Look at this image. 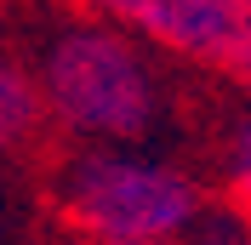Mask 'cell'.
I'll return each mask as SVG.
<instances>
[{
  "label": "cell",
  "mask_w": 251,
  "mask_h": 245,
  "mask_svg": "<svg viewBox=\"0 0 251 245\" xmlns=\"http://www.w3.org/2000/svg\"><path fill=\"white\" fill-rule=\"evenodd\" d=\"M46 199L75 245H177L205 211L211 183L166 143L57 148Z\"/></svg>",
  "instance_id": "obj_2"
},
{
  "label": "cell",
  "mask_w": 251,
  "mask_h": 245,
  "mask_svg": "<svg viewBox=\"0 0 251 245\" xmlns=\"http://www.w3.org/2000/svg\"><path fill=\"white\" fill-rule=\"evenodd\" d=\"M80 12L137 34L154 57L251 97V0H80Z\"/></svg>",
  "instance_id": "obj_3"
},
{
  "label": "cell",
  "mask_w": 251,
  "mask_h": 245,
  "mask_svg": "<svg viewBox=\"0 0 251 245\" xmlns=\"http://www.w3.org/2000/svg\"><path fill=\"white\" fill-rule=\"evenodd\" d=\"M211 194L251 211V97H234L211 125V171H205Z\"/></svg>",
  "instance_id": "obj_5"
},
{
  "label": "cell",
  "mask_w": 251,
  "mask_h": 245,
  "mask_svg": "<svg viewBox=\"0 0 251 245\" xmlns=\"http://www.w3.org/2000/svg\"><path fill=\"white\" fill-rule=\"evenodd\" d=\"M46 108H40V86H34L29 51H17L0 40V166L29 160L46 148Z\"/></svg>",
  "instance_id": "obj_4"
},
{
  "label": "cell",
  "mask_w": 251,
  "mask_h": 245,
  "mask_svg": "<svg viewBox=\"0 0 251 245\" xmlns=\"http://www.w3.org/2000/svg\"><path fill=\"white\" fill-rule=\"evenodd\" d=\"M177 245H251V211L228 205V199H205V211L188 222V234Z\"/></svg>",
  "instance_id": "obj_6"
},
{
  "label": "cell",
  "mask_w": 251,
  "mask_h": 245,
  "mask_svg": "<svg viewBox=\"0 0 251 245\" xmlns=\"http://www.w3.org/2000/svg\"><path fill=\"white\" fill-rule=\"evenodd\" d=\"M29 69L40 86L46 131L63 148L166 143L177 120L172 63L92 12H69L46 23L29 51Z\"/></svg>",
  "instance_id": "obj_1"
},
{
  "label": "cell",
  "mask_w": 251,
  "mask_h": 245,
  "mask_svg": "<svg viewBox=\"0 0 251 245\" xmlns=\"http://www.w3.org/2000/svg\"><path fill=\"white\" fill-rule=\"evenodd\" d=\"M12 228L17 222H12V211H6V199H0V245H12Z\"/></svg>",
  "instance_id": "obj_7"
}]
</instances>
